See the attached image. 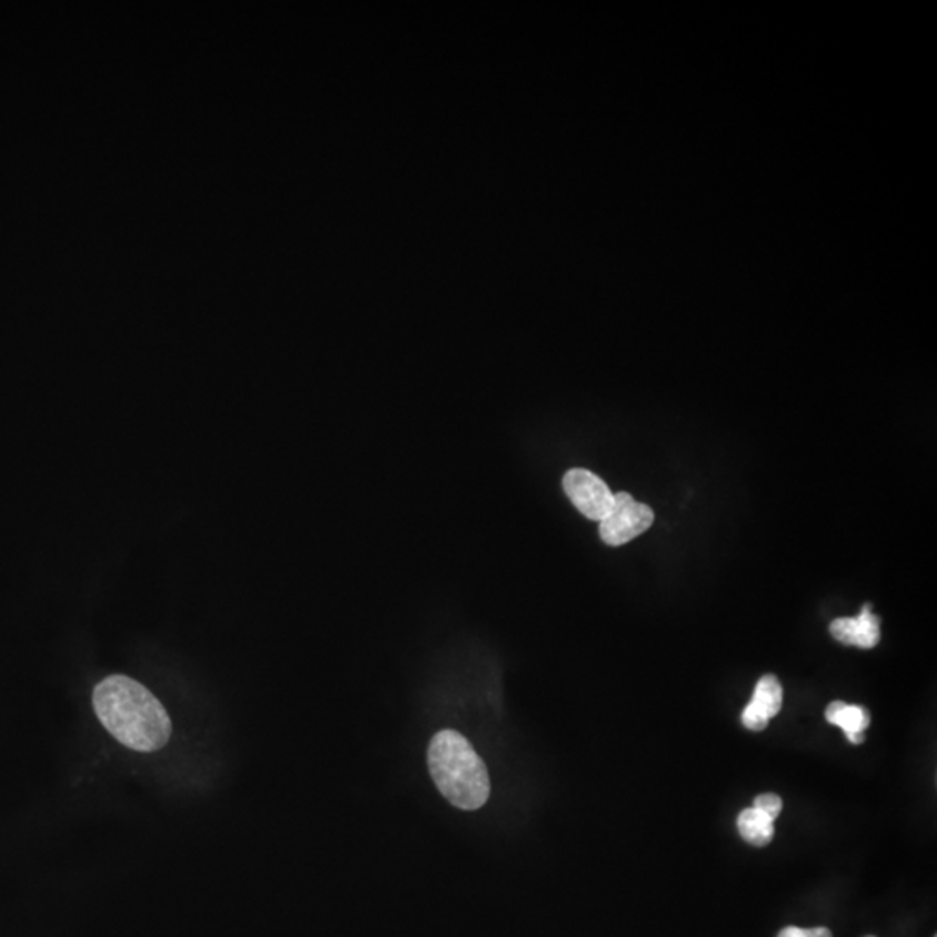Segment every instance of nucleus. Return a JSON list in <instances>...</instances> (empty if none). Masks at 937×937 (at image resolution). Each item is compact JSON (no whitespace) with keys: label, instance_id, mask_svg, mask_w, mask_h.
<instances>
[{"label":"nucleus","instance_id":"nucleus-11","mask_svg":"<svg viewBox=\"0 0 937 937\" xmlns=\"http://www.w3.org/2000/svg\"><path fill=\"white\" fill-rule=\"evenodd\" d=\"M868 937H874V936H868Z\"/></svg>","mask_w":937,"mask_h":937},{"label":"nucleus","instance_id":"nucleus-2","mask_svg":"<svg viewBox=\"0 0 937 937\" xmlns=\"http://www.w3.org/2000/svg\"><path fill=\"white\" fill-rule=\"evenodd\" d=\"M429 771L451 806L476 811L490 799V776L466 736L453 729L435 735L428 750Z\"/></svg>","mask_w":937,"mask_h":937},{"label":"nucleus","instance_id":"nucleus-5","mask_svg":"<svg viewBox=\"0 0 937 937\" xmlns=\"http://www.w3.org/2000/svg\"><path fill=\"white\" fill-rule=\"evenodd\" d=\"M781 705H784V688L778 677L771 674L760 677L754 698L741 714V722L750 731H764L768 728L769 720L778 716Z\"/></svg>","mask_w":937,"mask_h":937},{"label":"nucleus","instance_id":"nucleus-4","mask_svg":"<svg viewBox=\"0 0 937 937\" xmlns=\"http://www.w3.org/2000/svg\"><path fill=\"white\" fill-rule=\"evenodd\" d=\"M562 488L568 499L590 521H601L614 507L615 494L598 475L587 469H570L562 478Z\"/></svg>","mask_w":937,"mask_h":937},{"label":"nucleus","instance_id":"nucleus-1","mask_svg":"<svg viewBox=\"0 0 937 937\" xmlns=\"http://www.w3.org/2000/svg\"><path fill=\"white\" fill-rule=\"evenodd\" d=\"M92 707L99 722L123 747L150 754L169 744V714L150 689L131 677L101 680L92 692Z\"/></svg>","mask_w":937,"mask_h":937},{"label":"nucleus","instance_id":"nucleus-7","mask_svg":"<svg viewBox=\"0 0 937 937\" xmlns=\"http://www.w3.org/2000/svg\"><path fill=\"white\" fill-rule=\"evenodd\" d=\"M828 722L839 726L850 744L859 745L865 741V731L871 722V716L861 705H849L844 701H831L825 712Z\"/></svg>","mask_w":937,"mask_h":937},{"label":"nucleus","instance_id":"nucleus-3","mask_svg":"<svg viewBox=\"0 0 937 937\" xmlns=\"http://www.w3.org/2000/svg\"><path fill=\"white\" fill-rule=\"evenodd\" d=\"M652 521H655V512L651 507L637 502L627 491H620L615 495L614 507L599 521V535L602 542L608 546H624L648 531L652 527Z\"/></svg>","mask_w":937,"mask_h":937},{"label":"nucleus","instance_id":"nucleus-8","mask_svg":"<svg viewBox=\"0 0 937 937\" xmlns=\"http://www.w3.org/2000/svg\"><path fill=\"white\" fill-rule=\"evenodd\" d=\"M738 831L750 846L766 847L775 839V821L756 807H748L738 816Z\"/></svg>","mask_w":937,"mask_h":937},{"label":"nucleus","instance_id":"nucleus-9","mask_svg":"<svg viewBox=\"0 0 937 937\" xmlns=\"http://www.w3.org/2000/svg\"><path fill=\"white\" fill-rule=\"evenodd\" d=\"M754 807L757 811L776 821V818L781 815V809H784V800L776 794H762L754 800Z\"/></svg>","mask_w":937,"mask_h":937},{"label":"nucleus","instance_id":"nucleus-10","mask_svg":"<svg viewBox=\"0 0 937 937\" xmlns=\"http://www.w3.org/2000/svg\"><path fill=\"white\" fill-rule=\"evenodd\" d=\"M778 937H831L827 927H815V929H800V927H785Z\"/></svg>","mask_w":937,"mask_h":937},{"label":"nucleus","instance_id":"nucleus-6","mask_svg":"<svg viewBox=\"0 0 937 937\" xmlns=\"http://www.w3.org/2000/svg\"><path fill=\"white\" fill-rule=\"evenodd\" d=\"M830 634L843 645L871 649L880 641V618L871 614L870 605H865L858 617L831 621Z\"/></svg>","mask_w":937,"mask_h":937}]
</instances>
